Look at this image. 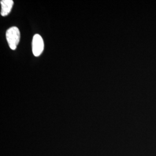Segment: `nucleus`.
<instances>
[{
	"label": "nucleus",
	"mask_w": 156,
	"mask_h": 156,
	"mask_svg": "<svg viewBox=\"0 0 156 156\" xmlns=\"http://www.w3.org/2000/svg\"><path fill=\"white\" fill-rule=\"evenodd\" d=\"M6 38L9 48L12 50H15L20 38L19 28L16 27H12L9 28L6 33Z\"/></svg>",
	"instance_id": "f257e3e1"
},
{
	"label": "nucleus",
	"mask_w": 156,
	"mask_h": 156,
	"mask_svg": "<svg viewBox=\"0 0 156 156\" xmlns=\"http://www.w3.org/2000/svg\"><path fill=\"white\" fill-rule=\"evenodd\" d=\"M44 49V43L42 37L39 34L34 35L32 41V50L34 55L38 57Z\"/></svg>",
	"instance_id": "f03ea898"
},
{
	"label": "nucleus",
	"mask_w": 156,
	"mask_h": 156,
	"mask_svg": "<svg viewBox=\"0 0 156 156\" xmlns=\"http://www.w3.org/2000/svg\"><path fill=\"white\" fill-rule=\"evenodd\" d=\"M1 15L2 16H6L9 14L13 5V1L12 0H1Z\"/></svg>",
	"instance_id": "7ed1b4c3"
}]
</instances>
